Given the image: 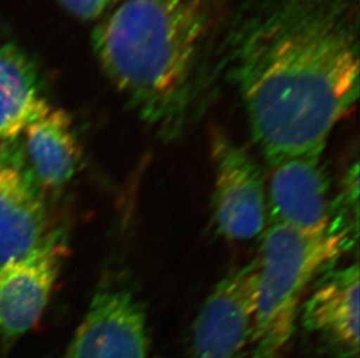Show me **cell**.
<instances>
[{"instance_id": "obj_1", "label": "cell", "mask_w": 360, "mask_h": 358, "mask_svg": "<svg viewBox=\"0 0 360 358\" xmlns=\"http://www.w3.org/2000/svg\"><path fill=\"white\" fill-rule=\"evenodd\" d=\"M357 0H259L226 41V68L269 166L322 156L359 97Z\"/></svg>"}, {"instance_id": "obj_3", "label": "cell", "mask_w": 360, "mask_h": 358, "mask_svg": "<svg viewBox=\"0 0 360 358\" xmlns=\"http://www.w3.org/2000/svg\"><path fill=\"white\" fill-rule=\"evenodd\" d=\"M352 242L328 228L319 235L267 223L259 274L251 358H282L292 340L307 289L333 267Z\"/></svg>"}, {"instance_id": "obj_10", "label": "cell", "mask_w": 360, "mask_h": 358, "mask_svg": "<svg viewBox=\"0 0 360 358\" xmlns=\"http://www.w3.org/2000/svg\"><path fill=\"white\" fill-rule=\"evenodd\" d=\"M38 187L28 171L0 164V267L31 253L51 233Z\"/></svg>"}, {"instance_id": "obj_14", "label": "cell", "mask_w": 360, "mask_h": 358, "mask_svg": "<svg viewBox=\"0 0 360 358\" xmlns=\"http://www.w3.org/2000/svg\"><path fill=\"white\" fill-rule=\"evenodd\" d=\"M118 0H58L69 13L81 20H96Z\"/></svg>"}, {"instance_id": "obj_5", "label": "cell", "mask_w": 360, "mask_h": 358, "mask_svg": "<svg viewBox=\"0 0 360 358\" xmlns=\"http://www.w3.org/2000/svg\"><path fill=\"white\" fill-rule=\"evenodd\" d=\"M214 166V220L229 240L246 241L262 235L267 216V193L262 170L241 145L221 132L211 136Z\"/></svg>"}, {"instance_id": "obj_4", "label": "cell", "mask_w": 360, "mask_h": 358, "mask_svg": "<svg viewBox=\"0 0 360 358\" xmlns=\"http://www.w3.org/2000/svg\"><path fill=\"white\" fill-rule=\"evenodd\" d=\"M258 274L257 257L214 285L191 328L188 358H241L251 348Z\"/></svg>"}, {"instance_id": "obj_11", "label": "cell", "mask_w": 360, "mask_h": 358, "mask_svg": "<svg viewBox=\"0 0 360 358\" xmlns=\"http://www.w3.org/2000/svg\"><path fill=\"white\" fill-rule=\"evenodd\" d=\"M25 131L32 166L28 173L35 184L48 190L65 185L77 173L82 157L68 113L51 108Z\"/></svg>"}, {"instance_id": "obj_8", "label": "cell", "mask_w": 360, "mask_h": 358, "mask_svg": "<svg viewBox=\"0 0 360 358\" xmlns=\"http://www.w3.org/2000/svg\"><path fill=\"white\" fill-rule=\"evenodd\" d=\"M330 180L322 156L282 159L271 166L267 187L269 223L319 235L329 227Z\"/></svg>"}, {"instance_id": "obj_9", "label": "cell", "mask_w": 360, "mask_h": 358, "mask_svg": "<svg viewBox=\"0 0 360 358\" xmlns=\"http://www.w3.org/2000/svg\"><path fill=\"white\" fill-rule=\"evenodd\" d=\"M301 322L338 358H359V267H331L303 301Z\"/></svg>"}, {"instance_id": "obj_7", "label": "cell", "mask_w": 360, "mask_h": 358, "mask_svg": "<svg viewBox=\"0 0 360 358\" xmlns=\"http://www.w3.org/2000/svg\"><path fill=\"white\" fill-rule=\"evenodd\" d=\"M68 251L51 232L38 247L0 267V335L17 338L39 321Z\"/></svg>"}, {"instance_id": "obj_2", "label": "cell", "mask_w": 360, "mask_h": 358, "mask_svg": "<svg viewBox=\"0 0 360 358\" xmlns=\"http://www.w3.org/2000/svg\"><path fill=\"white\" fill-rule=\"evenodd\" d=\"M207 29L198 0H120L92 34L106 76L163 140L182 135L202 107Z\"/></svg>"}, {"instance_id": "obj_12", "label": "cell", "mask_w": 360, "mask_h": 358, "mask_svg": "<svg viewBox=\"0 0 360 358\" xmlns=\"http://www.w3.org/2000/svg\"><path fill=\"white\" fill-rule=\"evenodd\" d=\"M51 108L41 95L34 63L13 44L0 46V145L17 138Z\"/></svg>"}, {"instance_id": "obj_6", "label": "cell", "mask_w": 360, "mask_h": 358, "mask_svg": "<svg viewBox=\"0 0 360 358\" xmlns=\"http://www.w3.org/2000/svg\"><path fill=\"white\" fill-rule=\"evenodd\" d=\"M62 358H152L145 306L127 287H103Z\"/></svg>"}, {"instance_id": "obj_13", "label": "cell", "mask_w": 360, "mask_h": 358, "mask_svg": "<svg viewBox=\"0 0 360 358\" xmlns=\"http://www.w3.org/2000/svg\"><path fill=\"white\" fill-rule=\"evenodd\" d=\"M359 171L354 162L342 179L340 192L330 204L329 228L354 244L358 237Z\"/></svg>"}]
</instances>
